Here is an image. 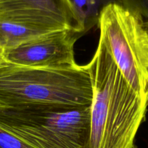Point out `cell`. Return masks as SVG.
<instances>
[{"instance_id": "obj_3", "label": "cell", "mask_w": 148, "mask_h": 148, "mask_svg": "<svg viewBox=\"0 0 148 148\" xmlns=\"http://www.w3.org/2000/svg\"><path fill=\"white\" fill-rule=\"evenodd\" d=\"M0 128L31 148H88L90 106H4Z\"/></svg>"}, {"instance_id": "obj_1", "label": "cell", "mask_w": 148, "mask_h": 148, "mask_svg": "<svg viewBox=\"0 0 148 148\" xmlns=\"http://www.w3.org/2000/svg\"><path fill=\"white\" fill-rule=\"evenodd\" d=\"M87 65L92 88L88 148H137L148 96L133 90L101 41Z\"/></svg>"}, {"instance_id": "obj_6", "label": "cell", "mask_w": 148, "mask_h": 148, "mask_svg": "<svg viewBox=\"0 0 148 148\" xmlns=\"http://www.w3.org/2000/svg\"><path fill=\"white\" fill-rule=\"evenodd\" d=\"M0 19L46 32L69 29L81 35L69 0H0Z\"/></svg>"}, {"instance_id": "obj_10", "label": "cell", "mask_w": 148, "mask_h": 148, "mask_svg": "<svg viewBox=\"0 0 148 148\" xmlns=\"http://www.w3.org/2000/svg\"><path fill=\"white\" fill-rule=\"evenodd\" d=\"M0 148H31L18 138L0 128Z\"/></svg>"}, {"instance_id": "obj_7", "label": "cell", "mask_w": 148, "mask_h": 148, "mask_svg": "<svg viewBox=\"0 0 148 148\" xmlns=\"http://www.w3.org/2000/svg\"><path fill=\"white\" fill-rule=\"evenodd\" d=\"M46 33L49 32L23 23L0 19V47L4 51Z\"/></svg>"}, {"instance_id": "obj_8", "label": "cell", "mask_w": 148, "mask_h": 148, "mask_svg": "<svg viewBox=\"0 0 148 148\" xmlns=\"http://www.w3.org/2000/svg\"><path fill=\"white\" fill-rule=\"evenodd\" d=\"M77 16L81 34L88 31L98 23L103 9L111 3L120 4L119 0H69Z\"/></svg>"}, {"instance_id": "obj_9", "label": "cell", "mask_w": 148, "mask_h": 148, "mask_svg": "<svg viewBox=\"0 0 148 148\" xmlns=\"http://www.w3.org/2000/svg\"><path fill=\"white\" fill-rule=\"evenodd\" d=\"M120 4L148 22V0H119Z\"/></svg>"}, {"instance_id": "obj_4", "label": "cell", "mask_w": 148, "mask_h": 148, "mask_svg": "<svg viewBox=\"0 0 148 148\" xmlns=\"http://www.w3.org/2000/svg\"><path fill=\"white\" fill-rule=\"evenodd\" d=\"M99 41L134 91L148 96V28L141 16L117 3L106 6L98 20Z\"/></svg>"}, {"instance_id": "obj_2", "label": "cell", "mask_w": 148, "mask_h": 148, "mask_svg": "<svg viewBox=\"0 0 148 148\" xmlns=\"http://www.w3.org/2000/svg\"><path fill=\"white\" fill-rule=\"evenodd\" d=\"M92 88L88 65L69 69L23 66L0 57V104L89 106Z\"/></svg>"}, {"instance_id": "obj_12", "label": "cell", "mask_w": 148, "mask_h": 148, "mask_svg": "<svg viewBox=\"0 0 148 148\" xmlns=\"http://www.w3.org/2000/svg\"><path fill=\"white\" fill-rule=\"evenodd\" d=\"M145 23L146 26H147V27L148 28V22H147V21H145Z\"/></svg>"}, {"instance_id": "obj_13", "label": "cell", "mask_w": 148, "mask_h": 148, "mask_svg": "<svg viewBox=\"0 0 148 148\" xmlns=\"http://www.w3.org/2000/svg\"><path fill=\"white\" fill-rule=\"evenodd\" d=\"M1 106H2L1 104H0V107H1Z\"/></svg>"}, {"instance_id": "obj_5", "label": "cell", "mask_w": 148, "mask_h": 148, "mask_svg": "<svg viewBox=\"0 0 148 148\" xmlns=\"http://www.w3.org/2000/svg\"><path fill=\"white\" fill-rule=\"evenodd\" d=\"M80 34L69 29L58 30L32 38L3 52L8 62L23 66L69 69L77 66L75 44Z\"/></svg>"}, {"instance_id": "obj_11", "label": "cell", "mask_w": 148, "mask_h": 148, "mask_svg": "<svg viewBox=\"0 0 148 148\" xmlns=\"http://www.w3.org/2000/svg\"><path fill=\"white\" fill-rule=\"evenodd\" d=\"M3 52H4L3 51V49L0 47V57L3 56Z\"/></svg>"}]
</instances>
